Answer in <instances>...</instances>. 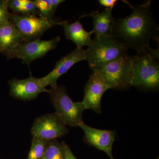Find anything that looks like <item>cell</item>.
Segmentation results:
<instances>
[{"mask_svg":"<svg viewBox=\"0 0 159 159\" xmlns=\"http://www.w3.org/2000/svg\"><path fill=\"white\" fill-rule=\"evenodd\" d=\"M150 1L133 7V11L124 18L115 19L110 35L127 49L138 54L150 52L149 43L159 39V27L152 16Z\"/></svg>","mask_w":159,"mask_h":159,"instance_id":"obj_1","label":"cell"},{"mask_svg":"<svg viewBox=\"0 0 159 159\" xmlns=\"http://www.w3.org/2000/svg\"><path fill=\"white\" fill-rule=\"evenodd\" d=\"M87 50V61L92 70L128 56L127 49L111 35H95Z\"/></svg>","mask_w":159,"mask_h":159,"instance_id":"obj_2","label":"cell"},{"mask_svg":"<svg viewBox=\"0 0 159 159\" xmlns=\"http://www.w3.org/2000/svg\"><path fill=\"white\" fill-rule=\"evenodd\" d=\"M131 86L146 91L155 90L159 87V66L157 59L147 53L131 57Z\"/></svg>","mask_w":159,"mask_h":159,"instance_id":"obj_3","label":"cell"},{"mask_svg":"<svg viewBox=\"0 0 159 159\" xmlns=\"http://www.w3.org/2000/svg\"><path fill=\"white\" fill-rule=\"evenodd\" d=\"M51 102L55 112L66 126L77 127L83 122L85 110L82 102H74L69 97L65 87L57 85L49 90Z\"/></svg>","mask_w":159,"mask_h":159,"instance_id":"obj_4","label":"cell"},{"mask_svg":"<svg viewBox=\"0 0 159 159\" xmlns=\"http://www.w3.org/2000/svg\"><path fill=\"white\" fill-rule=\"evenodd\" d=\"M93 71L102 80L109 89H125L131 86L132 69L129 55L113 61Z\"/></svg>","mask_w":159,"mask_h":159,"instance_id":"obj_5","label":"cell"},{"mask_svg":"<svg viewBox=\"0 0 159 159\" xmlns=\"http://www.w3.org/2000/svg\"><path fill=\"white\" fill-rule=\"evenodd\" d=\"M9 20L22 35L25 42L39 39L47 30L56 25H61L64 21L48 20L36 15L10 13Z\"/></svg>","mask_w":159,"mask_h":159,"instance_id":"obj_6","label":"cell"},{"mask_svg":"<svg viewBox=\"0 0 159 159\" xmlns=\"http://www.w3.org/2000/svg\"><path fill=\"white\" fill-rule=\"evenodd\" d=\"M61 40L60 36L49 40L39 39L24 42L15 48L5 53L8 58H19L22 63L29 66L32 61L44 56L56 48Z\"/></svg>","mask_w":159,"mask_h":159,"instance_id":"obj_7","label":"cell"},{"mask_svg":"<svg viewBox=\"0 0 159 159\" xmlns=\"http://www.w3.org/2000/svg\"><path fill=\"white\" fill-rule=\"evenodd\" d=\"M68 133V129L55 112L37 117L31 129L33 137L48 141L65 136Z\"/></svg>","mask_w":159,"mask_h":159,"instance_id":"obj_8","label":"cell"},{"mask_svg":"<svg viewBox=\"0 0 159 159\" xmlns=\"http://www.w3.org/2000/svg\"><path fill=\"white\" fill-rule=\"evenodd\" d=\"M10 95L16 99L24 101H30L37 98L43 93H48L40 78L30 76L25 79L13 78L9 82Z\"/></svg>","mask_w":159,"mask_h":159,"instance_id":"obj_9","label":"cell"},{"mask_svg":"<svg viewBox=\"0 0 159 159\" xmlns=\"http://www.w3.org/2000/svg\"><path fill=\"white\" fill-rule=\"evenodd\" d=\"M87 59V50L76 48L70 54L61 57L56 62L54 69L44 77L40 78L43 85L51 88L57 85L58 78L66 74L77 63Z\"/></svg>","mask_w":159,"mask_h":159,"instance_id":"obj_10","label":"cell"},{"mask_svg":"<svg viewBox=\"0 0 159 159\" xmlns=\"http://www.w3.org/2000/svg\"><path fill=\"white\" fill-rule=\"evenodd\" d=\"M84 132L86 143L105 152L110 159H114L112 155V147L116 139V131L114 130L98 129L90 127L83 122L78 125Z\"/></svg>","mask_w":159,"mask_h":159,"instance_id":"obj_11","label":"cell"},{"mask_svg":"<svg viewBox=\"0 0 159 159\" xmlns=\"http://www.w3.org/2000/svg\"><path fill=\"white\" fill-rule=\"evenodd\" d=\"M109 89L102 79L93 71L84 88V97L81 102L85 109L101 114V100L106 91Z\"/></svg>","mask_w":159,"mask_h":159,"instance_id":"obj_12","label":"cell"},{"mask_svg":"<svg viewBox=\"0 0 159 159\" xmlns=\"http://www.w3.org/2000/svg\"><path fill=\"white\" fill-rule=\"evenodd\" d=\"M61 26L66 38L74 42L77 48H82L84 46L89 47L90 45L93 31H86L79 19L71 23L64 21Z\"/></svg>","mask_w":159,"mask_h":159,"instance_id":"obj_13","label":"cell"},{"mask_svg":"<svg viewBox=\"0 0 159 159\" xmlns=\"http://www.w3.org/2000/svg\"><path fill=\"white\" fill-rule=\"evenodd\" d=\"M24 42L22 35L9 20L0 25V52L5 54Z\"/></svg>","mask_w":159,"mask_h":159,"instance_id":"obj_14","label":"cell"},{"mask_svg":"<svg viewBox=\"0 0 159 159\" xmlns=\"http://www.w3.org/2000/svg\"><path fill=\"white\" fill-rule=\"evenodd\" d=\"M112 10L105 9L102 12L97 10L88 15L93 18V29L92 31L95 35H110L115 20L112 14Z\"/></svg>","mask_w":159,"mask_h":159,"instance_id":"obj_15","label":"cell"},{"mask_svg":"<svg viewBox=\"0 0 159 159\" xmlns=\"http://www.w3.org/2000/svg\"><path fill=\"white\" fill-rule=\"evenodd\" d=\"M39 16L48 20L54 19L53 17L57 7L64 0H34Z\"/></svg>","mask_w":159,"mask_h":159,"instance_id":"obj_16","label":"cell"},{"mask_svg":"<svg viewBox=\"0 0 159 159\" xmlns=\"http://www.w3.org/2000/svg\"><path fill=\"white\" fill-rule=\"evenodd\" d=\"M65 144L57 139L50 140L48 142L43 159H65Z\"/></svg>","mask_w":159,"mask_h":159,"instance_id":"obj_17","label":"cell"},{"mask_svg":"<svg viewBox=\"0 0 159 159\" xmlns=\"http://www.w3.org/2000/svg\"><path fill=\"white\" fill-rule=\"evenodd\" d=\"M48 142L36 137H33L28 159H43Z\"/></svg>","mask_w":159,"mask_h":159,"instance_id":"obj_18","label":"cell"},{"mask_svg":"<svg viewBox=\"0 0 159 159\" xmlns=\"http://www.w3.org/2000/svg\"><path fill=\"white\" fill-rule=\"evenodd\" d=\"M21 14L39 16V12L34 1L25 0Z\"/></svg>","mask_w":159,"mask_h":159,"instance_id":"obj_19","label":"cell"},{"mask_svg":"<svg viewBox=\"0 0 159 159\" xmlns=\"http://www.w3.org/2000/svg\"><path fill=\"white\" fill-rule=\"evenodd\" d=\"M8 0L0 1V25L9 20Z\"/></svg>","mask_w":159,"mask_h":159,"instance_id":"obj_20","label":"cell"},{"mask_svg":"<svg viewBox=\"0 0 159 159\" xmlns=\"http://www.w3.org/2000/svg\"><path fill=\"white\" fill-rule=\"evenodd\" d=\"M25 0H8V7L12 13L21 14Z\"/></svg>","mask_w":159,"mask_h":159,"instance_id":"obj_21","label":"cell"},{"mask_svg":"<svg viewBox=\"0 0 159 159\" xmlns=\"http://www.w3.org/2000/svg\"><path fill=\"white\" fill-rule=\"evenodd\" d=\"M98 2L100 6L105 7L106 9H112L118 1L117 0H99Z\"/></svg>","mask_w":159,"mask_h":159,"instance_id":"obj_22","label":"cell"},{"mask_svg":"<svg viewBox=\"0 0 159 159\" xmlns=\"http://www.w3.org/2000/svg\"><path fill=\"white\" fill-rule=\"evenodd\" d=\"M65 159H77L74 155L68 145L65 144Z\"/></svg>","mask_w":159,"mask_h":159,"instance_id":"obj_23","label":"cell"},{"mask_svg":"<svg viewBox=\"0 0 159 159\" xmlns=\"http://www.w3.org/2000/svg\"><path fill=\"white\" fill-rule=\"evenodd\" d=\"M156 159H159V157H157V158Z\"/></svg>","mask_w":159,"mask_h":159,"instance_id":"obj_24","label":"cell"}]
</instances>
